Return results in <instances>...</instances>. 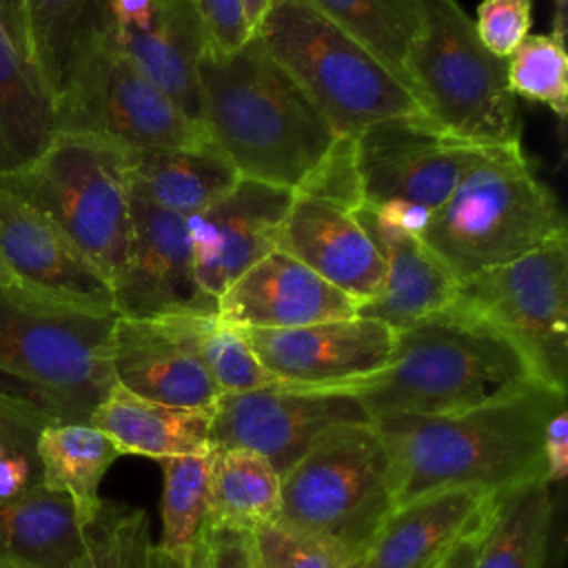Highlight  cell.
I'll return each mask as SVG.
<instances>
[{
    "label": "cell",
    "mask_w": 568,
    "mask_h": 568,
    "mask_svg": "<svg viewBox=\"0 0 568 568\" xmlns=\"http://www.w3.org/2000/svg\"><path fill=\"white\" fill-rule=\"evenodd\" d=\"M488 149L497 146L455 140L426 115L368 124L353 138L362 204H406L437 211Z\"/></svg>",
    "instance_id": "7c38bea8"
},
{
    "label": "cell",
    "mask_w": 568,
    "mask_h": 568,
    "mask_svg": "<svg viewBox=\"0 0 568 568\" xmlns=\"http://www.w3.org/2000/svg\"><path fill=\"white\" fill-rule=\"evenodd\" d=\"M131 191L158 209L191 217L240 180L231 160L206 138L197 144L131 153Z\"/></svg>",
    "instance_id": "d4e9b609"
},
{
    "label": "cell",
    "mask_w": 568,
    "mask_h": 568,
    "mask_svg": "<svg viewBox=\"0 0 568 568\" xmlns=\"http://www.w3.org/2000/svg\"><path fill=\"white\" fill-rule=\"evenodd\" d=\"M197 122L206 38L191 0H104V38Z\"/></svg>",
    "instance_id": "e0dca14e"
},
{
    "label": "cell",
    "mask_w": 568,
    "mask_h": 568,
    "mask_svg": "<svg viewBox=\"0 0 568 568\" xmlns=\"http://www.w3.org/2000/svg\"><path fill=\"white\" fill-rule=\"evenodd\" d=\"M58 133H84L129 153L186 146L206 140L160 87L111 44H95L55 100Z\"/></svg>",
    "instance_id": "8fae6325"
},
{
    "label": "cell",
    "mask_w": 568,
    "mask_h": 568,
    "mask_svg": "<svg viewBox=\"0 0 568 568\" xmlns=\"http://www.w3.org/2000/svg\"><path fill=\"white\" fill-rule=\"evenodd\" d=\"M379 58L406 87L404 62L419 29V0H306Z\"/></svg>",
    "instance_id": "1f68e13d"
},
{
    "label": "cell",
    "mask_w": 568,
    "mask_h": 568,
    "mask_svg": "<svg viewBox=\"0 0 568 568\" xmlns=\"http://www.w3.org/2000/svg\"><path fill=\"white\" fill-rule=\"evenodd\" d=\"M395 508L390 466L373 422L335 424L280 475V521L362 557Z\"/></svg>",
    "instance_id": "9c48e42d"
},
{
    "label": "cell",
    "mask_w": 568,
    "mask_h": 568,
    "mask_svg": "<svg viewBox=\"0 0 568 568\" xmlns=\"http://www.w3.org/2000/svg\"><path fill=\"white\" fill-rule=\"evenodd\" d=\"M0 27L13 42V47L29 55V38H27V9L24 0H0Z\"/></svg>",
    "instance_id": "ee69618b"
},
{
    "label": "cell",
    "mask_w": 568,
    "mask_h": 568,
    "mask_svg": "<svg viewBox=\"0 0 568 568\" xmlns=\"http://www.w3.org/2000/svg\"><path fill=\"white\" fill-rule=\"evenodd\" d=\"M0 253L27 286L44 295L113 308L111 282L102 271L40 211L2 189Z\"/></svg>",
    "instance_id": "44dd1931"
},
{
    "label": "cell",
    "mask_w": 568,
    "mask_h": 568,
    "mask_svg": "<svg viewBox=\"0 0 568 568\" xmlns=\"http://www.w3.org/2000/svg\"><path fill=\"white\" fill-rule=\"evenodd\" d=\"M508 89L548 106L559 120L568 115V55L552 33H528L506 60Z\"/></svg>",
    "instance_id": "d590c367"
},
{
    "label": "cell",
    "mask_w": 568,
    "mask_h": 568,
    "mask_svg": "<svg viewBox=\"0 0 568 568\" xmlns=\"http://www.w3.org/2000/svg\"><path fill=\"white\" fill-rule=\"evenodd\" d=\"M87 535L73 501L42 484L0 499V559L18 568H73Z\"/></svg>",
    "instance_id": "484cf974"
},
{
    "label": "cell",
    "mask_w": 568,
    "mask_h": 568,
    "mask_svg": "<svg viewBox=\"0 0 568 568\" xmlns=\"http://www.w3.org/2000/svg\"><path fill=\"white\" fill-rule=\"evenodd\" d=\"M89 424L111 437L120 455L166 459L211 450V408L169 406L113 386Z\"/></svg>",
    "instance_id": "cb8c5ba5"
},
{
    "label": "cell",
    "mask_w": 568,
    "mask_h": 568,
    "mask_svg": "<svg viewBox=\"0 0 568 568\" xmlns=\"http://www.w3.org/2000/svg\"><path fill=\"white\" fill-rule=\"evenodd\" d=\"M273 0H242V7H244V13H246V20H248V27L251 31L255 33L262 18L266 16L268 7H271Z\"/></svg>",
    "instance_id": "7dc6e473"
},
{
    "label": "cell",
    "mask_w": 568,
    "mask_h": 568,
    "mask_svg": "<svg viewBox=\"0 0 568 568\" xmlns=\"http://www.w3.org/2000/svg\"><path fill=\"white\" fill-rule=\"evenodd\" d=\"M131 153L93 135L55 133L38 160L0 189L58 226L113 284L131 231Z\"/></svg>",
    "instance_id": "ba28073f"
},
{
    "label": "cell",
    "mask_w": 568,
    "mask_h": 568,
    "mask_svg": "<svg viewBox=\"0 0 568 568\" xmlns=\"http://www.w3.org/2000/svg\"><path fill=\"white\" fill-rule=\"evenodd\" d=\"M0 568H18V566H13V564H9V561H2V559H0Z\"/></svg>",
    "instance_id": "681fc988"
},
{
    "label": "cell",
    "mask_w": 568,
    "mask_h": 568,
    "mask_svg": "<svg viewBox=\"0 0 568 568\" xmlns=\"http://www.w3.org/2000/svg\"><path fill=\"white\" fill-rule=\"evenodd\" d=\"M113 308L42 293H0V373L18 379L55 422L89 424L115 386Z\"/></svg>",
    "instance_id": "277c9868"
},
{
    "label": "cell",
    "mask_w": 568,
    "mask_h": 568,
    "mask_svg": "<svg viewBox=\"0 0 568 568\" xmlns=\"http://www.w3.org/2000/svg\"><path fill=\"white\" fill-rule=\"evenodd\" d=\"M544 477L555 484L568 475V413L566 406L552 413L541 435Z\"/></svg>",
    "instance_id": "b9f144b4"
},
{
    "label": "cell",
    "mask_w": 568,
    "mask_h": 568,
    "mask_svg": "<svg viewBox=\"0 0 568 568\" xmlns=\"http://www.w3.org/2000/svg\"><path fill=\"white\" fill-rule=\"evenodd\" d=\"M450 306L508 339L539 382L566 390L568 235L459 282Z\"/></svg>",
    "instance_id": "30bf717a"
},
{
    "label": "cell",
    "mask_w": 568,
    "mask_h": 568,
    "mask_svg": "<svg viewBox=\"0 0 568 568\" xmlns=\"http://www.w3.org/2000/svg\"><path fill=\"white\" fill-rule=\"evenodd\" d=\"M481 530H477V532L468 535L466 539H462L437 568H475V557H477Z\"/></svg>",
    "instance_id": "f6af8a7d"
},
{
    "label": "cell",
    "mask_w": 568,
    "mask_h": 568,
    "mask_svg": "<svg viewBox=\"0 0 568 568\" xmlns=\"http://www.w3.org/2000/svg\"><path fill=\"white\" fill-rule=\"evenodd\" d=\"M197 100V122L240 178L293 193L339 138L257 33L235 51L202 53Z\"/></svg>",
    "instance_id": "7a4b0ae2"
},
{
    "label": "cell",
    "mask_w": 568,
    "mask_h": 568,
    "mask_svg": "<svg viewBox=\"0 0 568 568\" xmlns=\"http://www.w3.org/2000/svg\"><path fill=\"white\" fill-rule=\"evenodd\" d=\"M353 315L355 300L280 248L217 297V317L237 328H295Z\"/></svg>",
    "instance_id": "d6986e66"
},
{
    "label": "cell",
    "mask_w": 568,
    "mask_h": 568,
    "mask_svg": "<svg viewBox=\"0 0 568 568\" xmlns=\"http://www.w3.org/2000/svg\"><path fill=\"white\" fill-rule=\"evenodd\" d=\"M211 568H262L251 530L244 528H209Z\"/></svg>",
    "instance_id": "60d3db41"
},
{
    "label": "cell",
    "mask_w": 568,
    "mask_h": 568,
    "mask_svg": "<svg viewBox=\"0 0 568 568\" xmlns=\"http://www.w3.org/2000/svg\"><path fill=\"white\" fill-rule=\"evenodd\" d=\"M353 213L384 260L382 286L357 306L359 317L399 331L450 306L459 282L417 235L388 224L366 204Z\"/></svg>",
    "instance_id": "603a6c76"
},
{
    "label": "cell",
    "mask_w": 568,
    "mask_h": 568,
    "mask_svg": "<svg viewBox=\"0 0 568 568\" xmlns=\"http://www.w3.org/2000/svg\"><path fill=\"white\" fill-rule=\"evenodd\" d=\"M29 55L53 104L104 38V0H24Z\"/></svg>",
    "instance_id": "83f0119b"
},
{
    "label": "cell",
    "mask_w": 568,
    "mask_h": 568,
    "mask_svg": "<svg viewBox=\"0 0 568 568\" xmlns=\"http://www.w3.org/2000/svg\"><path fill=\"white\" fill-rule=\"evenodd\" d=\"M552 29L550 33L566 42V0H552Z\"/></svg>",
    "instance_id": "c3c4849f"
},
{
    "label": "cell",
    "mask_w": 568,
    "mask_h": 568,
    "mask_svg": "<svg viewBox=\"0 0 568 568\" xmlns=\"http://www.w3.org/2000/svg\"><path fill=\"white\" fill-rule=\"evenodd\" d=\"M36 455L42 486L64 493L87 528L102 506L100 481L120 457L111 437L91 424L53 422L38 435Z\"/></svg>",
    "instance_id": "f1b7e54d"
},
{
    "label": "cell",
    "mask_w": 568,
    "mask_h": 568,
    "mask_svg": "<svg viewBox=\"0 0 568 568\" xmlns=\"http://www.w3.org/2000/svg\"><path fill=\"white\" fill-rule=\"evenodd\" d=\"M211 453V450H209ZM209 453L160 459L162 490V550H189L206 530Z\"/></svg>",
    "instance_id": "836d02e7"
},
{
    "label": "cell",
    "mask_w": 568,
    "mask_h": 568,
    "mask_svg": "<svg viewBox=\"0 0 568 568\" xmlns=\"http://www.w3.org/2000/svg\"><path fill=\"white\" fill-rule=\"evenodd\" d=\"M280 517V473L260 453L242 446L209 453V528H244Z\"/></svg>",
    "instance_id": "4dcf8cb0"
},
{
    "label": "cell",
    "mask_w": 568,
    "mask_h": 568,
    "mask_svg": "<svg viewBox=\"0 0 568 568\" xmlns=\"http://www.w3.org/2000/svg\"><path fill=\"white\" fill-rule=\"evenodd\" d=\"M191 4L200 18L206 49L235 51L253 36L242 0H191Z\"/></svg>",
    "instance_id": "ab89813d"
},
{
    "label": "cell",
    "mask_w": 568,
    "mask_h": 568,
    "mask_svg": "<svg viewBox=\"0 0 568 568\" xmlns=\"http://www.w3.org/2000/svg\"><path fill=\"white\" fill-rule=\"evenodd\" d=\"M293 191L240 178L204 211L186 217L197 284L220 297L242 273L277 248Z\"/></svg>",
    "instance_id": "2e32d148"
},
{
    "label": "cell",
    "mask_w": 568,
    "mask_h": 568,
    "mask_svg": "<svg viewBox=\"0 0 568 568\" xmlns=\"http://www.w3.org/2000/svg\"><path fill=\"white\" fill-rule=\"evenodd\" d=\"M262 568H359V557L339 544L280 519L251 528Z\"/></svg>",
    "instance_id": "74e56055"
},
{
    "label": "cell",
    "mask_w": 568,
    "mask_h": 568,
    "mask_svg": "<svg viewBox=\"0 0 568 568\" xmlns=\"http://www.w3.org/2000/svg\"><path fill=\"white\" fill-rule=\"evenodd\" d=\"M566 390L539 379L446 415L371 419L384 442L395 506L444 488L499 493L544 477L541 435Z\"/></svg>",
    "instance_id": "6da1fadb"
},
{
    "label": "cell",
    "mask_w": 568,
    "mask_h": 568,
    "mask_svg": "<svg viewBox=\"0 0 568 568\" xmlns=\"http://www.w3.org/2000/svg\"><path fill=\"white\" fill-rule=\"evenodd\" d=\"M530 0H481L475 33L493 55L508 60L530 31Z\"/></svg>",
    "instance_id": "f35d334b"
},
{
    "label": "cell",
    "mask_w": 568,
    "mask_h": 568,
    "mask_svg": "<svg viewBox=\"0 0 568 568\" xmlns=\"http://www.w3.org/2000/svg\"><path fill=\"white\" fill-rule=\"evenodd\" d=\"M0 293H13V295H24V293H40L31 286H27L13 271L11 266L4 262L2 253H0ZM44 295V293H42Z\"/></svg>",
    "instance_id": "bcb514c9"
},
{
    "label": "cell",
    "mask_w": 568,
    "mask_h": 568,
    "mask_svg": "<svg viewBox=\"0 0 568 568\" xmlns=\"http://www.w3.org/2000/svg\"><path fill=\"white\" fill-rule=\"evenodd\" d=\"M184 328L222 393H244L277 384L260 364L242 328L215 315H182Z\"/></svg>",
    "instance_id": "d6a6232c"
},
{
    "label": "cell",
    "mask_w": 568,
    "mask_h": 568,
    "mask_svg": "<svg viewBox=\"0 0 568 568\" xmlns=\"http://www.w3.org/2000/svg\"><path fill=\"white\" fill-rule=\"evenodd\" d=\"M111 291L115 313L129 320L217 313V300L195 280L186 217L133 191L129 246Z\"/></svg>",
    "instance_id": "5bb4252c"
},
{
    "label": "cell",
    "mask_w": 568,
    "mask_h": 568,
    "mask_svg": "<svg viewBox=\"0 0 568 568\" xmlns=\"http://www.w3.org/2000/svg\"><path fill=\"white\" fill-rule=\"evenodd\" d=\"M280 251L359 304L373 300L384 280V260L355 213L302 193H293L280 233Z\"/></svg>",
    "instance_id": "7402d4cb"
},
{
    "label": "cell",
    "mask_w": 568,
    "mask_h": 568,
    "mask_svg": "<svg viewBox=\"0 0 568 568\" xmlns=\"http://www.w3.org/2000/svg\"><path fill=\"white\" fill-rule=\"evenodd\" d=\"M111 366L118 386L160 404L213 408L220 395L184 328L182 315L118 317Z\"/></svg>",
    "instance_id": "ac0fdd59"
},
{
    "label": "cell",
    "mask_w": 568,
    "mask_h": 568,
    "mask_svg": "<svg viewBox=\"0 0 568 568\" xmlns=\"http://www.w3.org/2000/svg\"><path fill=\"white\" fill-rule=\"evenodd\" d=\"M149 568H211L206 530L189 550H182V552H169L151 544Z\"/></svg>",
    "instance_id": "7bdbcfd3"
},
{
    "label": "cell",
    "mask_w": 568,
    "mask_h": 568,
    "mask_svg": "<svg viewBox=\"0 0 568 568\" xmlns=\"http://www.w3.org/2000/svg\"><path fill=\"white\" fill-rule=\"evenodd\" d=\"M55 419L29 395L0 388V499L16 497L40 481L36 442Z\"/></svg>",
    "instance_id": "e575fe53"
},
{
    "label": "cell",
    "mask_w": 568,
    "mask_h": 568,
    "mask_svg": "<svg viewBox=\"0 0 568 568\" xmlns=\"http://www.w3.org/2000/svg\"><path fill=\"white\" fill-rule=\"evenodd\" d=\"M537 379L524 355L479 320L446 306L395 331L386 364L348 384L315 388L353 397L371 419L446 415Z\"/></svg>",
    "instance_id": "3957f363"
},
{
    "label": "cell",
    "mask_w": 568,
    "mask_h": 568,
    "mask_svg": "<svg viewBox=\"0 0 568 568\" xmlns=\"http://www.w3.org/2000/svg\"><path fill=\"white\" fill-rule=\"evenodd\" d=\"M260 364L282 386L333 388L379 371L395 331L377 320L344 317L295 328H242Z\"/></svg>",
    "instance_id": "9a60e30c"
},
{
    "label": "cell",
    "mask_w": 568,
    "mask_h": 568,
    "mask_svg": "<svg viewBox=\"0 0 568 568\" xmlns=\"http://www.w3.org/2000/svg\"><path fill=\"white\" fill-rule=\"evenodd\" d=\"M55 104L31 58L0 27V178L42 155L55 138Z\"/></svg>",
    "instance_id": "4316f807"
},
{
    "label": "cell",
    "mask_w": 568,
    "mask_h": 568,
    "mask_svg": "<svg viewBox=\"0 0 568 568\" xmlns=\"http://www.w3.org/2000/svg\"><path fill=\"white\" fill-rule=\"evenodd\" d=\"M87 548L73 568H149V515L142 508L102 501L84 528Z\"/></svg>",
    "instance_id": "8d00e7d4"
},
{
    "label": "cell",
    "mask_w": 568,
    "mask_h": 568,
    "mask_svg": "<svg viewBox=\"0 0 568 568\" xmlns=\"http://www.w3.org/2000/svg\"><path fill=\"white\" fill-rule=\"evenodd\" d=\"M568 235L555 193L521 146L488 149L433 213L422 242L464 282Z\"/></svg>",
    "instance_id": "5b68a950"
},
{
    "label": "cell",
    "mask_w": 568,
    "mask_h": 568,
    "mask_svg": "<svg viewBox=\"0 0 568 568\" xmlns=\"http://www.w3.org/2000/svg\"><path fill=\"white\" fill-rule=\"evenodd\" d=\"M346 422H371V417L342 393L282 384L222 393L211 408V448H251L282 475L320 433Z\"/></svg>",
    "instance_id": "4fadbf2b"
},
{
    "label": "cell",
    "mask_w": 568,
    "mask_h": 568,
    "mask_svg": "<svg viewBox=\"0 0 568 568\" xmlns=\"http://www.w3.org/2000/svg\"><path fill=\"white\" fill-rule=\"evenodd\" d=\"M552 513V493L546 477L495 493L475 568H541Z\"/></svg>",
    "instance_id": "f546056e"
},
{
    "label": "cell",
    "mask_w": 568,
    "mask_h": 568,
    "mask_svg": "<svg viewBox=\"0 0 568 568\" xmlns=\"http://www.w3.org/2000/svg\"><path fill=\"white\" fill-rule=\"evenodd\" d=\"M419 11L404 71L424 115L475 146H521L506 60L486 51L457 0H419Z\"/></svg>",
    "instance_id": "8992f818"
},
{
    "label": "cell",
    "mask_w": 568,
    "mask_h": 568,
    "mask_svg": "<svg viewBox=\"0 0 568 568\" xmlns=\"http://www.w3.org/2000/svg\"><path fill=\"white\" fill-rule=\"evenodd\" d=\"M495 493L444 488L395 506L359 557V568H437L488 521Z\"/></svg>",
    "instance_id": "ffe728a7"
},
{
    "label": "cell",
    "mask_w": 568,
    "mask_h": 568,
    "mask_svg": "<svg viewBox=\"0 0 568 568\" xmlns=\"http://www.w3.org/2000/svg\"><path fill=\"white\" fill-rule=\"evenodd\" d=\"M255 33L339 138L379 120L424 115L379 58L306 0H273Z\"/></svg>",
    "instance_id": "52a82bcc"
}]
</instances>
